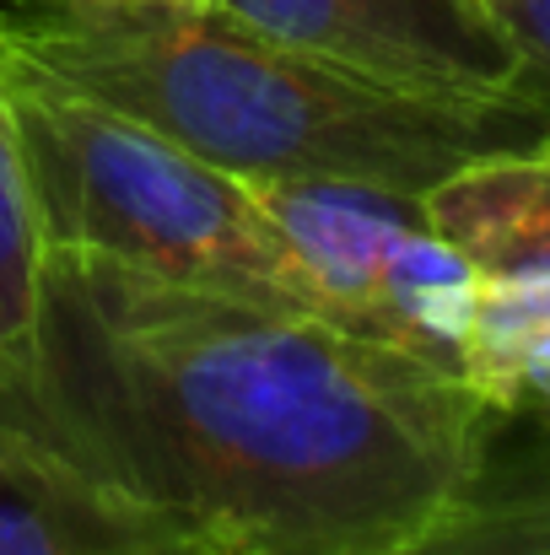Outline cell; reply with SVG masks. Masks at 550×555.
Instances as JSON below:
<instances>
[{
  "label": "cell",
  "instance_id": "8992f818",
  "mask_svg": "<svg viewBox=\"0 0 550 555\" xmlns=\"http://www.w3.org/2000/svg\"><path fill=\"white\" fill-rule=\"evenodd\" d=\"M281 232L314 313L378 340V302L399 248L426 227V199L362 179H243Z\"/></svg>",
  "mask_w": 550,
  "mask_h": 555
},
{
  "label": "cell",
  "instance_id": "7a4b0ae2",
  "mask_svg": "<svg viewBox=\"0 0 550 555\" xmlns=\"http://www.w3.org/2000/svg\"><path fill=\"white\" fill-rule=\"evenodd\" d=\"M0 43L232 179H362L426 194L550 130L524 98L388 87L210 0H0Z\"/></svg>",
  "mask_w": 550,
  "mask_h": 555
},
{
  "label": "cell",
  "instance_id": "ba28073f",
  "mask_svg": "<svg viewBox=\"0 0 550 555\" xmlns=\"http://www.w3.org/2000/svg\"><path fill=\"white\" fill-rule=\"evenodd\" d=\"M372 555H550V491H464Z\"/></svg>",
  "mask_w": 550,
  "mask_h": 555
},
{
  "label": "cell",
  "instance_id": "9c48e42d",
  "mask_svg": "<svg viewBox=\"0 0 550 555\" xmlns=\"http://www.w3.org/2000/svg\"><path fill=\"white\" fill-rule=\"evenodd\" d=\"M38 264H43V227H38L22 125H16V103H11V65H5V43H0V346H16L27 330Z\"/></svg>",
  "mask_w": 550,
  "mask_h": 555
},
{
  "label": "cell",
  "instance_id": "3957f363",
  "mask_svg": "<svg viewBox=\"0 0 550 555\" xmlns=\"http://www.w3.org/2000/svg\"><path fill=\"white\" fill-rule=\"evenodd\" d=\"M5 65L43 248H81L146 275L314 313L281 232L243 179L11 49Z\"/></svg>",
  "mask_w": 550,
  "mask_h": 555
},
{
  "label": "cell",
  "instance_id": "30bf717a",
  "mask_svg": "<svg viewBox=\"0 0 550 555\" xmlns=\"http://www.w3.org/2000/svg\"><path fill=\"white\" fill-rule=\"evenodd\" d=\"M513 49V98L550 119V0H481Z\"/></svg>",
  "mask_w": 550,
  "mask_h": 555
},
{
  "label": "cell",
  "instance_id": "8fae6325",
  "mask_svg": "<svg viewBox=\"0 0 550 555\" xmlns=\"http://www.w3.org/2000/svg\"><path fill=\"white\" fill-rule=\"evenodd\" d=\"M519 410H540V415H550V330L524 351V362L513 372L508 415H519Z\"/></svg>",
  "mask_w": 550,
  "mask_h": 555
},
{
  "label": "cell",
  "instance_id": "277c9868",
  "mask_svg": "<svg viewBox=\"0 0 550 555\" xmlns=\"http://www.w3.org/2000/svg\"><path fill=\"white\" fill-rule=\"evenodd\" d=\"M357 76L443 92L513 98V49L481 0H210Z\"/></svg>",
  "mask_w": 550,
  "mask_h": 555
},
{
  "label": "cell",
  "instance_id": "6da1fadb",
  "mask_svg": "<svg viewBox=\"0 0 550 555\" xmlns=\"http://www.w3.org/2000/svg\"><path fill=\"white\" fill-rule=\"evenodd\" d=\"M43 421L189 555H372L481 486L491 410L303 308L43 248L0 346Z\"/></svg>",
  "mask_w": 550,
  "mask_h": 555
},
{
  "label": "cell",
  "instance_id": "5b68a950",
  "mask_svg": "<svg viewBox=\"0 0 550 555\" xmlns=\"http://www.w3.org/2000/svg\"><path fill=\"white\" fill-rule=\"evenodd\" d=\"M0 555H189L136 496L92 469L0 351Z\"/></svg>",
  "mask_w": 550,
  "mask_h": 555
},
{
  "label": "cell",
  "instance_id": "52a82bcc",
  "mask_svg": "<svg viewBox=\"0 0 550 555\" xmlns=\"http://www.w3.org/2000/svg\"><path fill=\"white\" fill-rule=\"evenodd\" d=\"M421 199L432 227L481 270L550 264V130L448 173Z\"/></svg>",
  "mask_w": 550,
  "mask_h": 555
}]
</instances>
